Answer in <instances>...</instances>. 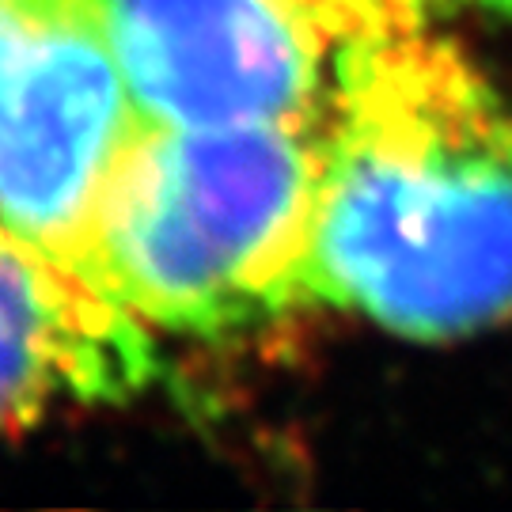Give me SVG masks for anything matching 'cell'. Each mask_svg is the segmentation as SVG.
I'll list each match as a JSON object with an SVG mask.
<instances>
[{
  "label": "cell",
  "mask_w": 512,
  "mask_h": 512,
  "mask_svg": "<svg viewBox=\"0 0 512 512\" xmlns=\"http://www.w3.org/2000/svg\"><path fill=\"white\" fill-rule=\"evenodd\" d=\"M311 300L410 338L512 315V110L456 46H342L311 228Z\"/></svg>",
  "instance_id": "6da1fadb"
},
{
  "label": "cell",
  "mask_w": 512,
  "mask_h": 512,
  "mask_svg": "<svg viewBox=\"0 0 512 512\" xmlns=\"http://www.w3.org/2000/svg\"><path fill=\"white\" fill-rule=\"evenodd\" d=\"M323 118L141 122L95 217L92 285L141 323L224 334L308 293Z\"/></svg>",
  "instance_id": "7a4b0ae2"
},
{
  "label": "cell",
  "mask_w": 512,
  "mask_h": 512,
  "mask_svg": "<svg viewBox=\"0 0 512 512\" xmlns=\"http://www.w3.org/2000/svg\"><path fill=\"white\" fill-rule=\"evenodd\" d=\"M99 27L152 126L323 118L334 38L308 0H99Z\"/></svg>",
  "instance_id": "3957f363"
},
{
  "label": "cell",
  "mask_w": 512,
  "mask_h": 512,
  "mask_svg": "<svg viewBox=\"0 0 512 512\" xmlns=\"http://www.w3.org/2000/svg\"><path fill=\"white\" fill-rule=\"evenodd\" d=\"M141 122L99 19L31 23L0 114V228L92 285L99 202Z\"/></svg>",
  "instance_id": "277c9868"
},
{
  "label": "cell",
  "mask_w": 512,
  "mask_h": 512,
  "mask_svg": "<svg viewBox=\"0 0 512 512\" xmlns=\"http://www.w3.org/2000/svg\"><path fill=\"white\" fill-rule=\"evenodd\" d=\"M152 372L137 315L0 228V433L61 395H126Z\"/></svg>",
  "instance_id": "5b68a950"
},
{
  "label": "cell",
  "mask_w": 512,
  "mask_h": 512,
  "mask_svg": "<svg viewBox=\"0 0 512 512\" xmlns=\"http://www.w3.org/2000/svg\"><path fill=\"white\" fill-rule=\"evenodd\" d=\"M327 35L346 46L361 38L410 35L418 31L429 0H308Z\"/></svg>",
  "instance_id": "8992f818"
},
{
  "label": "cell",
  "mask_w": 512,
  "mask_h": 512,
  "mask_svg": "<svg viewBox=\"0 0 512 512\" xmlns=\"http://www.w3.org/2000/svg\"><path fill=\"white\" fill-rule=\"evenodd\" d=\"M27 27H31V19H23L8 4H0V114H4L8 92H12V76H16L19 54H23Z\"/></svg>",
  "instance_id": "52a82bcc"
},
{
  "label": "cell",
  "mask_w": 512,
  "mask_h": 512,
  "mask_svg": "<svg viewBox=\"0 0 512 512\" xmlns=\"http://www.w3.org/2000/svg\"><path fill=\"white\" fill-rule=\"evenodd\" d=\"M12 12H19L31 23H50V19H99V0H0Z\"/></svg>",
  "instance_id": "ba28073f"
},
{
  "label": "cell",
  "mask_w": 512,
  "mask_h": 512,
  "mask_svg": "<svg viewBox=\"0 0 512 512\" xmlns=\"http://www.w3.org/2000/svg\"><path fill=\"white\" fill-rule=\"evenodd\" d=\"M471 4H482L490 12H512V0H471Z\"/></svg>",
  "instance_id": "9c48e42d"
}]
</instances>
